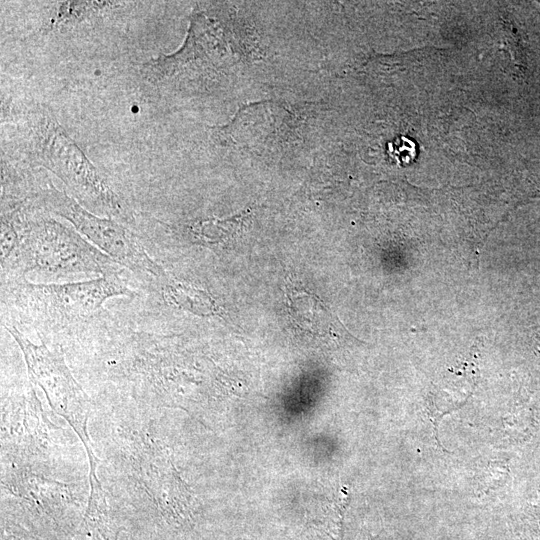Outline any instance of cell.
I'll list each match as a JSON object with an SVG mask.
<instances>
[{
	"label": "cell",
	"mask_w": 540,
	"mask_h": 540,
	"mask_svg": "<svg viewBox=\"0 0 540 540\" xmlns=\"http://www.w3.org/2000/svg\"><path fill=\"white\" fill-rule=\"evenodd\" d=\"M29 204L30 200L2 204L1 228L12 235L14 243L1 259V280L26 278L27 274L59 280L122 271L79 233L35 213Z\"/></svg>",
	"instance_id": "cell-1"
},
{
	"label": "cell",
	"mask_w": 540,
	"mask_h": 540,
	"mask_svg": "<svg viewBox=\"0 0 540 540\" xmlns=\"http://www.w3.org/2000/svg\"><path fill=\"white\" fill-rule=\"evenodd\" d=\"M121 273L66 283L1 280L2 305L38 334L84 325L101 316L108 299L134 296Z\"/></svg>",
	"instance_id": "cell-2"
},
{
	"label": "cell",
	"mask_w": 540,
	"mask_h": 540,
	"mask_svg": "<svg viewBox=\"0 0 540 540\" xmlns=\"http://www.w3.org/2000/svg\"><path fill=\"white\" fill-rule=\"evenodd\" d=\"M28 123L30 147L37 162L56 174L90 209L109 217L129 218L118 195L54 117L33 113Z\"/></svg>",
	"instance_id": "cell-3"
},
{
	"label": "cell",
	"mask_w": 540,
	"mask_h": 540,
	"mask_svg": "<svg viewBox=\"0 0 540 540\" xmlns=\"http://www.w3.org/2000/svg\"><path fill=\"white\" fill-rule=\"evenodd\" d=\"M32 199L46 211L69 221L79 233L117 264L129 269L144 285L150 287L166 274L148 255L137 236L117 221L90 213L53 186L33 193Z\"/></svg>",
	"instance_id": "cell-4"
},
{
	"label": "cell",
	"mask_w": 540,
	"mask_h": 540,
	"mask_svg": "<svg viewBox=\"0 0 540 540\" xmlns=\"http://www.w3.org/2000/svg\"><path fill=\"white\" fill-rule=\"evenodd\" d=\"M4 327L22 351L31 382L42 389L50 407L78 435L85 447L90 469L96 470L98 458L87 428L91 401L73 377L62 355L50 350L44 342L33 343L11 323L5 322Z\"/></svg>",
	"instance_id": "cell-5"
},
{
	"label": "cell",
	"mask_w": 540,
	"mask_h": 540,
	"mask_svg": "<svg viewBox=\"0 0 540 540\" xmlns=\"http://www.w3.org/2000/svg\"><path fill=\"white\" fill-rule=\"evenodd\" d=\"M149 289L171 308L198 317L222 316L223 308L206 289L178 280L167 273Z\"/></svg>",
	"instance_id": "cell-6"
},
{
	"label": "cell",
	"mask_w": 540,
	"mask_h": 540,
	"mask_svg": "<svg viewBox=\"0 0 540 540\" xmlns=\"http://www.w3.org/2000/svg\"><path fill=\"white\" fill-rule=\"evenodd\" d=\"M287 307L294 323L314 334H326L334 324L326 304L312 292L296 284L286 287Z\"/></svg>",
	"instance_id": "cell-7"
},
{
	"label": "cell",
	"mask_w": 540,
	"mask_h": 540,
	"mask_svg": "<svg viewBox=\"0 0 540 540\" xmlns=\"http://www.w3.org/2000/svg\"><path fill=\"white\" fill-rule=\"evenodd\" d=\"M89 482L90 493L78 532L79 540H117L119 529L110 516L106 494L96 471H89Z\"/></svg>",
	"instance_id": "cell-8"
},
{
	"label": "cell",
	"mask_w": 540,
	"mask_h": 540,
	"mask_svg": "<svg viewBox=\"0 0 540 540\" xmlns=\"http://www.w3.org/2000/svg\"><path fill=\"white\" fill-rule=\"evenodd\" d=\"M247 212L242 211L227 218L194 220L186 226L191 240L210 248L228 247L243 231Z\"/></svg>",
	"instance_id": "cell-9"
},
{
	"label": "cell",
	"mask_w": 540,
	"mask_h": 540,
	"mask_svg": "<svg viewBox=\"0 0 540 540\" xmlns=\"http://www.w3.org/2000/svg\"><path fill=\"white\" fill-rule=\"evenodd\" d=\"M115 2L97 1H67L61 2L51 19L48 29H58L68 24L76 23L89 15L100 12L104 8L111 7Z\"/></svg>",
	"instance_id": "cell-10"
}]
</instances>
